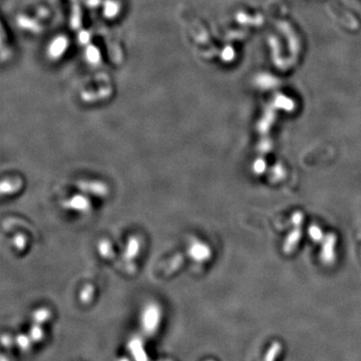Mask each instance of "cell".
<instances>
[{
    "label": "cell",
    "mask_w": 361,
    "mask_h": 361,
    "mask_svg": "<svg viewBox=\"0 0 361 361\" xmlns=\"http://www.w3.org/2000/svg\"><path fill=\"white\" fill-rule=\"evenodd\" d=\"M76 187L79 192L96 198H105L110 194L109 186L98 180H81L76 182Z\"/></svg>",
    "instance_id": "cell-2"
},
{
    "label": "cell",
    "mask_w": 361,
    "mask_h": 361,
    "mask_svg": "<svg viewBox=\"0 0 361 361\" xmlns=\"http://www.w3.org/2000/svg\"><path fill=\"white\" fill-rule=\"evenodd\" d=\"M94 293V287L90 284H86L80 292V299L82 302L89 301Z\"/></svg>",
    "instance_id": "cell-13"
},
{
    "label": "cell",
    "mask_w": 361,
    "mask_h": 361,
    "mask_svg": "<svg viewBox=\"0 0 361 361\" xmlns=\"http://www.w3.org/2000/svg\"><path fill=\"white\" fill-rule=\"evenodd\" d=\"M141 249H142V246H141V241L139 240V238L136 236L130 237L127 241L125 250L123 252V259L127 262L134 261L140 255Z\"/></svg>",
    "instance_id": "cell-6"
},
{
    "label": "cell",
    "mask_w": 361,
    "mask_h": 361,
    "mask_svg": "<svg viewBox=\"0 0 361 361\" xmlns=\"http://www.w3.org/2000/svg\"><path fill=\"white\" fill-rule=\"evenodd\" d=\"M161 309L158 304L149 303L145 306L142 314V323L144 328L148 331L154 330L160 322Z\"/></svg>",
    "instance_id": "cell-4"
},
{
    "label": "cell",
    "mask_w": 361,
    "mask_h": 361,
    "mask_svg": "<svg viewBox=\"0 0 361 361\" xmlns=\"http://www.w3.org/2000/svg\"><path fill=\"white\" fill-rule=\"evenodd\" d=\"M335 244L336 237L334 234H328L322 241V250H321V260L325 264H331L335 260Z\"/></svg>",
    "instance_id": "cell-5"
},
{
    "label": "cell",
    "mask_w": 361,
    "mask_h": 361,
    "mask_svg": "<svg viewBox=\"0 0 361 361\" xmlns=\"http://www.w3.org/2000/svg\"><path fill=\"white\" fill-rule=\"evenodd\" d=\"M22 187V182L20 179H4L1 184L2 195H11L17 193Z\"/></svg>",
    "instance_id": "cell-8"
},
{
    "label": "cell",
    "mask_w": 361,
    "mask_h": 361,
    "mask_svg": "<svg viewBox=\"0 0 361 361\" xmlns=\"http://www.w3.org/2000/svg\"><path fill=\"white\" fill-rule=\"evenodd\" d=\"M309 235L310 237L315 241V242H322L321 240L323 239V232L322 230L316 226V225H313L309 228Z\"/></svg>",
    "instance_id": "cell-14"
},
{
    "label": "cell",
    "mask_w": 361,
    "mask_h": 361,
    "mask_svg": "<svg viewBox=\"0 0 361 361\" xmlns=\"http://www.w3.org/2000/svg\"><path fill=\"white\" fill-rule=\"evenodd\" d=\"M187 254L194 262L204 263L211 259L212 249L207 243L198 239H194L188 246Z\"/></svg>",
    "instance_id": "cell-3"
},
{
    "label": "cell",
    "mask_w": 361,
    "mask_h": 361,
    "mask_svg": "<svg viewBox=\"0 0 361 361\" xmlns=\"http://www.w3.org/2000/svg\"><path fill=\"white\" fill-rule=\"evenodd\" d=\"M183 262H184V257H183V255L180 254V255H178V256H175V257L171 260V262H170V265H169V267H168L167 273L169 274V273H171V272H174V271L178 270V269L182 266Z\"/></svg>",
    "instance_id": "cell-11"
},
{
    "label": "cell",
    "mask_w": 361,
    "mask_h": 361,
    "mask_svg": "<svg viewBox=\"0 0 361 361\" xmlns=\"http://www.w3.org/2000/svg\"><path fill=\"white\" fill-rule=\"evenodd\" d=\"M98 253L104 259H113L115 257V250L110 240H101L98 243Z\"/></svg>",
    "instance_id": "cell-9"
},
{
    "label": "cell",
    "mask_w": 361,
    "mask_h": 361,
    "mask_svg": "<svg viewBox=\"0 0 361 361\" xmlns=\"http://www.w3.org/2000/svg\"><path fill=\"white\" fill-rule=\"evenodd\" d=\"M292 222L295 226H301V224L303 222V215L300 212L295 213L292 217Z\"/></svg>",
    "instance_id": "cell-17"
},
{
    "label": "cell",
    "mask_w": 361,
    "mask_h": 361,
    "mask_svg": "<svg viewBox=\"0 0 361 361\" xmlns=\"http://www.w3.org/2000/svg\"><path fill=\"white\" fill-rule=\"evenodd\" d=\"M62 206L67 211H72L78 214H88L92 209V203L89 196L83 193H76L70 198L63 201Z\"/></svg>",
    "instance_id": "cell-1"
},
{
    "label": "cell",
    "mask_w": 361,
    "mask_h": 361,
    "mask_svg": "<svg viewBox=\"0 0 361 361\" xmlns=\"http://www.w3.org/2000/svg\"><path fill=\"white\" fill-rule=\"evenodd\" d=\"M285 170L281 165H276L274 168H272L271 170V177L273 179V181H280L285 177Z\"/></svg>",
    "instance_id": "cell-12"
},
{
    "label": "cell",
    "mask_w": 361,
    "mask_h": 361,
    "mask_svg": "<svg viewBox=\"0 0 361 361\" xmlns=\"http://www.w3.org/2000/svg\"><path fill=\"white\" fill-rule=\"evenodd\" d=\"M11 243L12 245L14 246V248L18 251H23L25 250L26 246H27V237L25 234H22V233H18V234H15L12 239H11Z\"/></svg>",
    "instance_id": "cell-10"
},
{
    "label": "cell",
    "mask_w": 361,
    "mask_h": 361,
    "mask_svg": "<svg viewBox=\"0 0 361 361\" xmlns=\"http://www.w3.org/2000/svg\"><path fill=\"white\" fill-rule=\"evenodd\" d=\"M301 226H295V229L289 233L285 243H284V252L285 253H291L292 251H294V249L296 248V246L298 245L301 236H302V231H301Z\"/></svg>",
    "instance_id": "cell-7"
},
{
    "label": "cell",
    "mask_w": 361,
    "mask_h": 361,
    "mask_svg": "<svg viewBox=\"0 0 361 361\" xmlns=\"http://www.w3.org/2000/svg\"><path fill=\"white\" fill-rule=\"evenodd\" d=\"M266 162L263 160V159H257L253 165V171L255 174H258V175H261L263 174L265 171H266Z\"/></svg>",
    "instance_id": "cell-15"
},
{
    "label": "cell",
    "mask_w": 361,
    "mask_h": 361,
    "mask_svg": "<svg viewBox=\"0 0 361 361\" xmlns=\"http://www.w3.org/2000/svg\"><path fill=\"white\" fill-rule=\"evenodd\" d=\"M259 151H261V153H266L267 151H269L271 149V142L269 140H263L258 146Z\"/></svg>",
    "instance_id": "cell-16"
}]
</instances>
